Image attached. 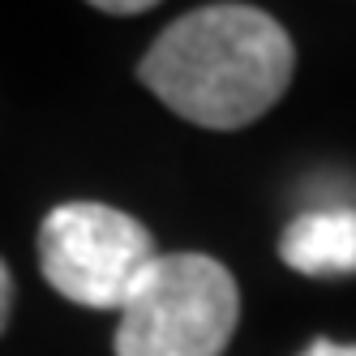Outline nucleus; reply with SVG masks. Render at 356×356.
<instances>
[{
  "instance_id": "1",
  "label": "nucleus",
  "mask_w": 356,
  "mask_h": 356,
  "mask_svg": "<svg viewBox=\"0 0 356 356\" xmlns=\"http://www.w3.org/2000/svg\"><path fill=\"white\" fill-rule=\"evenodd\" d=\"M292 39L253 5H202L176 17L138 65L142 86L202 129H245L284 99Z\"/></svg>"
},
{
  "instance_id": "2",
  "label": "nucleus",
  "mask_w": 356,
  "mask_h": 356,
  "mask_svg": "<svg viewBox=\"0 0 356 356\" xmlns=\"http://www.w3.org/2000/svg\"><path fill=\"white\" fill-rule=\"evenodd\" d=\"M241 318V292L207 253H159L120 305L116 356H223Z\"/></svg>"
},
{
  "instance_id": "3",
  "label": "nucleus",
  "mask_w": 356,
  "mask_h": 356,
  "mask_svg": "<svg viewBox=\"0 0 356 356\" xmlns=\"http://www.w3.org/2000/svg\"><path fill=\"white\" fill-rule=\"evenodd\" d=\"M155 258V236L104 202H65L39 227L43 279L86 309H120Z\"/></svg>"
},
{
  "instance_id": "4",
  "label": "nucleus",
  "mask_w": 356,
  "mask_h": 356,
  "mask_svg": "<svg viewBox=\"0 0 356 356\" xmlns=\"http://www.w3.org/2000/svg\"><path fill=\"white\" fill-rule=\"evenodd\" d=\"M279 258L300 275H352L356 270V211H314L288 223Z\"/></svg>"
},
{
  "instance_id": "5",
  "label": "nucleus",
  "mask_w": 356,
  "mask_h": 356,
  "mask_svg": "<svg viewBox=\"0 0 356 356\" xmlns=\"http://www.w3.org/2000/svg\"><path fill=\"white\" fill-rule=\"evenodd\" d=\"M9 309H13V275L0 258V335H5V322H9Z\"/></svg>"
},
{
  "instance_id": "6",
  "label": "nucleus",
  "mask_w": 356,
  "mask_h": 356,
  "mask_svg": "<svg viewBox=\"0 0 356 356\" xmlns=\"http://www.w3.org/2000/svg\"><path fill=\"white\" fill-rule=\"evenodd\" d=\"M305 356H356V343H330V339H318Z\"/></svg>"
},
{
  "instance_id": "7",
  "label": "nucleus",
  "mask_w": 356,
  "mask_h": 356,
  "mask_svg": "<svg viewBox=\"0 0 356 356\" xmlns=\"http://www.w3.org/2000/svg\"><path fill=\"white\" fill-rule=\"evenodd\" d=\"M99 9H104V13H146L150 0H124V5H108V0H104Z\"/></svg>"
}]
</instances>
